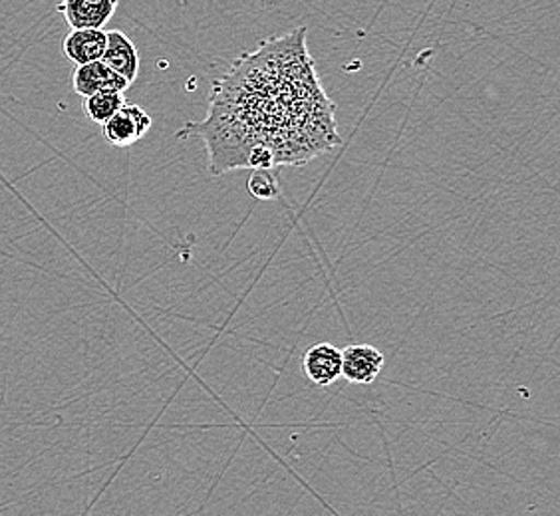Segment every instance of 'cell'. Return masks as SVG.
Here are the masks:
<instances>
[{
	"label": "cell",
	"mask_w": 560,
	"mask_h": 516,
	"mask_svg": "<svg viewBox=\"0 0 560 516\" xmlns=\"http://www.w3.org/2000/svg\"><path fill=\"white\" fill-rule=\"evenodd\" d=\"M106 31H72L65 38V55L72 64L86 66L100 62L106 50Z\"/></svg>",
	"instance_id": "obj_7"
},
{
	"label": "cell",
	"mask_w": 560,
	"mask_h": 516,
	"mask_svg": "<svg viewBox=\"0 0 560 516\" xmlns=\"http://www.w3.org/2000/svg\"><path fill=\"white\" fill-rule=\"evenodd\" d=\"M104 140L114 148H130L143 140L151 129V116L138 104L126 102L114 118L104 126Z\"/></svg>",
	"instance_id": "obj_1"
},
{
	"label": "cell",
	"mask_w": 560,
	"mask_h": 516,
	"mask_svg": "<svg viewBox=\"0 0 560 516\" xmlns=\"http://www.w3.org/2000/svg\"><path fill=\"white\" fill-rule=\"evenodd\" d=\"M124 104H126V96L121 92H100L86 97L84 112L94 124L104 126L108 119L118 114L119 109L124 108Z\"/></svg>",
	"instance_id": "obj_8"
},
{
	"label": "cell",
	"mask_w": 560,
	"mask_h": 516,
	"mask_svg": "<svg viewBox=\"0 0 560 516\" xmlns=\"http://www.w3.org/2000/svg\"><path fill=\"white\" fill-rule=\"evenodd\" d=\"M118 4L119 0H62L58 11L65 14L72 31H104Z\"/></svg>",
	"instance_id": "obj_4"
},
{
	"label": "cell",
	"mask_w": 560,
	"mask_h": 516,
	"mask_svg": "<svg viewBox=\"0 0 560 516\" xmlns=\"http://www.w3.org/2000/svg\"><path fill=\"white\" fill-rule=\"evenodd\" d=\"M72 86L78 96L90 97L100 92H121L124 94L130 84L121 75L112 72L108 66L100 60L92 64L75 66Z\"/></svg>",
	"instance_id": "obj_5"
},
{
	"label": "cell",
	"mask_w": 560,
	"mask_h": 516,
	"mask_svg": "<svg viewBox=\"0 0 560 516\" xmlns=\"http://www.w3.org/2000/svg\"><path fill=\"white\" fill-rule=\"evenodd\" d=\"M106 50L102 56V62L108 66L112 72L121 75L128 84H133L140 74V55L136 44L131 43L130 36L119 31L106 33Z\"/></svg>",
	"instance_id": "obj_6"
},
{
	"label": "cell",
	"mask_w": 560,
	"mask_h": 516,
	"mask_svg": "<svg viewBox=\"0 0 560 516\" xmlns=\"http://www.w3.org/2000/svg\"><path fill=\"white\" fill-rule=\"evenodd\" d=\"M386 355L370 344H352L342 350V377L354 386H372L382 374Z\"/></svg>",
	"instance_id": "obj_3"
},
{
	"label": "cell",
	"mask_w": 560,
	"mask_h": 516,
	"mask_svg": "<svg viewBox=\"0 0 560 516\" xmlns=\"http://www.w3.org/2000/svg\"><path fill=\"white\" fill-rule=\"evenodd\" d=\"M248 194L259 201H275L280 195L279 172L255 169L248 177Z\"/></svg>",
	"instance_id": "obj_9"
},
{
	"label": "cell",
	"mask_w": 560,
	"mask_h": 516,
	"mask_svg": "<svg viewBox=\"0 0 560 516\" xmlns=\"http://www.w3.org/2000/svg\"><path fill=\"white\" fill-rule=\"evenodd\" d=\"M302 374L313 386H332L342 377V350L332 342L314 344L302 355Z\"/></svg>",
	"instance_id": "obj_2"
}]
</instances>
